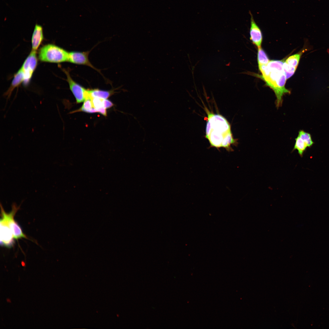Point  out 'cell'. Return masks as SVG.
<instances>
[{
    "label": "cell",
    "mask_w": 329,
    "mask_h": 329,
    "mask_svg": "<svg viewBox=\"0 0 329 329\" xmlns=\"http://www.w3.org/2000/svg\"><path fill=\"white\" fill-rule=\"evenodd\" d=\"M205 110L207 115L205 137L208 140L210 147L219 150L222 147L228 152L233 151L232 145L236 146L238 143L233 136L229 122L221 115Z\"/></svg>",
    "instance_id": "6da1fadb"
},
{
    "label": "cell",
    "mask_w": 329,
    "mask_h": 329,
    "mask_svg": "<svg viewBox=\"0 0 329 329\" xmlns=\"http://www.w3.org/2000/svg\"><path fill=\"white\" fill-rule=\"evenodd\" d=\"M284 62L282 60H272L267 65L258 66L262 73L261 75L259 76L260 78L274 93L276 97V104L278 108L282 105L284 96L291 93L285 87L287 79L283 69Z\"/></svg>",
    "instance_id": "7a4b0ae2"
},
{
    "label": "cell",
    "mask_w": 329,
    "mask_h": 329,
    "mask_svg": "<svg viewBox=\"0 0 329 329\" xmlns=\"http://www.w3.org/2000/svg\"><path fill=\"white\" fill-rule=\"evenodd\" d=\"M69 52L53 44L44 45L39 50L38 58L41 61L55 63L68 62Z\"/></svg>",
    "instance_id": "3957f363"
},
{
    "label": "cell",
    "mask_w": 329,
    "mask_h": 329,
    "mask_svg": "<svg viewBox=\"0 0 329 329\" xmlns=\"http://www.w3.org/2000/svg\"><path fill=\"white\" fill-rule=\"evenodd\" d=\"M2 217L6 221L12 233L14 239H16L22 238H27V236L23 233L21 228L14 219V216L19 207H18L15 203L12 205V210L9 213H6L4 210L2 204H0Z\"/></svg>",
    "instance_id": "277c9868"
},
{
    "label": "cell",
    "mask_w": 329,
    "mask_h": 329,
    "mask_svg": "<svg viewBox=\"0 0 329 329\" xmlns=\"http://www.w3.org/2000/svg\"><path fill=\"white\" fill-rule=\"evenodd\" d=\"M37 64L36 51L32 50L21 68L24 75L25 80L23 83L25 85H27L29 83L36 68Z\"/></svg>",
    "instance_id": "5b68a950"
},
{
    "label": "cell",
    "mask_w": 329,
    "mask_h": 329,
    "mask_svg": "<svg viewBox=\"0 0 329 329\" xmlns=\"http://www.w3.org/2000/svg\"><path fill=\"white\" fill-rule=\"evenodd\" d=\"M65 73L69 88L75 97L77 103H80L85 100V95L87 89L74 81L71 77L68 70L63 69Z\"/></svg>",
    "instance_id": "8992f818"
},
{
    "label": "cell",
    "mask_w": 329,
    "mask_h": 329,
    "mask_svg": "<svg viewBox=\"0 0 329 329\" xmlns=\"http://www.w3.org/2000/svg\"><path fill=\"white\" fill-rule=\"evenodd\" d=\"M90 52V51L69 52L68 62L76 64L85 65L100 73V71L95 68L89 61L88 56Z\"/></svg>",
    "instance_id": "52a82bcc"
},
{
    "label": "cell",
    "mask_w": 329,
    "mask_h": 329,
    "mask_svg": "<svg viewBox=\"0 0 329 329\" xmlns=\"http://www.w3.org/2000/svg\"><path fill=\"white\" fill-rule=\"evenodd\" d=\"M0 243L2 246L12 247L14 242L12 232L5 220L2 217L0 220Z\"/></svg>",
    "instance_id": "ba28073f"
},
{
    "label": "cell",
    "mask_w": 329,
    "mask_h": 329,
    "mask_svg": "<svg viewBox=\"0 0 329 329\" xmlns=\"http://www.w3.org/2000/svg\"><path fill=\"white\" fill-rule=\"evenodd\" d=\"M250 16V27L249 31L250 39L258 48L261 47L263 39L261 29L256 23L253 14L249 11Z\"/></svg>",
    "instance_id": "9c48e42d"
},
{
    "label": "cell",
    "mask_w": 329,
    "mask_h": 329,
    "mask_svg": "<svg viewBox=\"0 0 329 329\" xmlns=\"http://www.w3.org/2000/svg\"><path fill=\"white\" fill-rule=\"evenodd\" d=\"M44 39L43 28L37 24L35 26L31 39L32 50L36 51Z\"/></svg>",
    "instance_id": "30bf717a"
},
{
    "label": "cell",
    "mask_w": 329,
    "mask_h": 329,
    "mask_svg": "<svg viewBox=\"0 0 329 329\" xmlns=\"http://www.w3.org/2000/svg\"><path fill=\"white\" fill-rule=\"evenodd\" d=\"M24 73L20 68L15 74L10 87L4 93V95L8 98L10 97L14 90L24 81Z\"/></svg>",
    "instance_id": "8fae6325"
},
{
    "label": "cell",
    "mask_w": 329,
    "mask_h": 329,
    "mask_svg": "<svg viewBox=\"0 0 329 329\" xmlns=\"http://www.w3.org/2000/svg\"><path fill=\"white\" fill-rule=\"evenodd\" d=\"M114 93L113 90H102L98 89H87L86 99L93 97H97L102 99H107Z\"/></svg>",
    "instance_id": "7c38bea8"
},
{
    "label": "cell",
    "mask_w": 329,
    "mask_h": 329,
    "mask_svg": "<svg viewBox=\"0 0 329 329\" xmlns=\"http://www.w3.org/2000/svg\"><path fill=\"white\" fill-rule=\"evenodd\" d=\"M305 50H302L298 53L288 57L284 62V63L290 68L296 71L302 55Z\"/></svg>",
    "instance_id": "4fadbf2b"
},
{
    "label": "cell",
    "mask_w": 329,
    "mask_h": 329,
    "mask_svg": "<svg viewBox=\"0 0 329 329\" xmlns=\"http://www.w3.org/2000/svg\"><path fill=\"white\" fill-rule=\"evenodd\" d=\"M307 146L305 143L299 136L295 139V143L293 150H296L300 156H302Z\"/></svg>",
    "instance_id": "5bb4252c"
},
{
    "label": "cell",
    "mask_w": 329,
    "mask_h": 329,
    "mask_svg": "<svg viewBox=\"0 0 329 329\" xmlns=\"http://www.w3.org/2000/svg\"><path fill=\"white\" fill-rule=\"evenodd\" d=\"M257 61L258 66L267 65L270 61L266 53L261 47L258 48Z\"/></svg>",
    "instance_id": "9a60e30c"
},
{
    "label": "cell",
    "mask_w": 329,
    "mask_h": 329,
    "mask_svg": "<svg viewBox=\"0 0 329 329\" xmlns=\"http://www.w3.org/2000/svg\"><path fill=\"white\" fill-rule=\"evenodd\" d=\"M298 136L305 143L308 147L312 146L314 143L310 134L303 130H300L299 131Z\"/></svg>",
    "instance_id": "2e32d148"
},
{
    "label": "cell",
    "mask_w": 329,
    "mask_h": 329,
    "mask_svg": "<svg viewBox=\"0 0 329 329\" xmlns=\"http://www.w3.org/2000/svg\"><path fill=\"white\" fill-rule=\"evenodd\" d=\"M93 108V107L91 99H87L85 100L83 105L78 110L73 111L71 113H73L80 111L84 112L85 111L90 110Z\"/></svg>",
    "instance_id": "e0dca14e"
},
{
    "label": "cell",
    "mask_w": 329,
    "mask_h": 329,
    "mask_svg": "<svg viewBox=\"0 0 329 329\" xmlns=\"http://www.w3.org/2000/svg\"><path fill=\"white\" fill-rule=\"evenodd\" d=\"M94 108H98L102 107L103 99L97 97H93L91 99Z\"/></svg>",
    "instance_id": "ac0fdd59"
},
{
    "label": "cell",
    "mask_w": 329,
    "mask_h": 329,
    "mask_svg": "<svg viewBox=\"0 0 329 329\" xmlns=\"http://www.w3.org/2000/svg\"><path fill=\"white\" fill-rule=\"evenodd\" d=\"M102 102V107L106 109L111 108L114 105L112 102L107 99H103Z\"/></svg>",
    "instance_id": "d6986e66"
},
{
    "label": "cell",
    "mask_w": 329,
    "mask_h": 329,
    "mask_svg": "<svg viewBox=\"0 0 329 329\" xmlns=\"http://www.w3.org/2000/svg\"><path fill=\"white\" fill-rule=\"evenodd\" d=\"M98 110V112L102 114L104 116H106L107 115V111L106 108H104L103 107L97 108Z\"/></svg>",
    "instance_id": "ffe728a7"
},
{
    "label": "cell",
    "mask_w": 329,
    "mask_h": 329,
    "mask_svg": "<svg viewBox=\"0 0 329 329\" xmlns=\"http://www.w3.org/2000/svg\"><path fill=\"white\" fill-rule=\"evenodd\" d=\"M8 300L9 299H7V301L8 302H10V300L9 299V300Z\"/></svg>",
    "instance_id": "44dd1931"
}]
</instances>
